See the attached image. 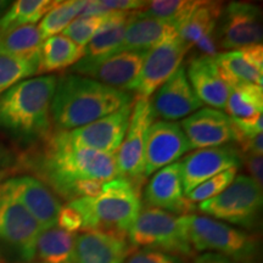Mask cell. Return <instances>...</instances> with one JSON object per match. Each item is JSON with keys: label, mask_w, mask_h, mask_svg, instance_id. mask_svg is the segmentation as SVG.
Wrapping results in <instances>:
<instances>
[{"label": "cell", "mask_w": 263, "mask_h": 263, "mask_svg": "<svg viewBox=\"0 0 263 263\" xmlns=\"http://www.w3.org/2000/svg\"><path fill=\"white\" fill-rule=\"evenodd\" d=\"M39 60L18 58L0 52V94L12 85L38 73Z\"/></svg>", "instance_id": "cell-33"}, {"label": "cell", "mask_w": 263, "mask_h": 263, "mask_svg": "<svg viewBox=\"0 0 263 263\" xmlns=\"http://www.w3.org/2000/svg\"><path fill=\"white\" fill-rule=\"evenodd\" d=\"M179 164L184 195H186L199 184L217 174L232 168H239L241 159L236 147L223 145L197 150L184 157Z\"/></svg>", "instance_id": "cell-15"}, {"label": "cell", "mask_w": 263, "mask_h": 263, "mask_svg": "<svg viewBox=\"0 0 263 263\" xmlns=\"http://www.w3.org/2000/svg\"><path fill=\"white\" fill-rule=\"evenodd\" d=\"M124 263H183L178 256L151 249H138L128 254Z\"/></svg>", "instance_id": "cell-36"}, {"label": "cell", "mask_w": 263, "mask_h": 263, "mask_svg": "<svg viewBox=\"0 0 263 263\" xmlns=\"http://www.w3.org/2000/svg\"><path fill=\"white\" fill-rule=\"evenodd\" d=\"M147 207L163 210L176 216L189 215L194 205L185 199L183 190L180 164L171 163L154 174L143 194Z\"/></svg>", "instance_id": "cell-19"}, {"label": "cell", "mask_w": 263, "mask_h": 263, "mask_svg": "<svg viewBox=\"0 0 263 263\" xmlns=\"http://www.w3.org/2000/svg\"><path fill=\"white\" fill-rule=\"evenodd\" d=\"M132 12L112 11L97 34L84 47L87 59H100L114 54L120 48Z\"/></svg>", "instance_id": "cell-27"}, {"label": "cell", "mask_w": 263, "mask_h": 263, "mask_svg": "<svg viewBox=\"0 0 263 263\" xmlns=\"http://www.w3.org/2000/svg\"><path fill=\"white\" fill-rule=\"evenodd\" d=\"M186 77L202 104L216 110H224L230 87L222 77L215 58L201 55L194 59L186 71Z\"/></svg>", "instance_id": "cell-21"}, {"label": "cell", "mask_w": 263, "mask_h": 263, "mask_svg": "<svg viewBox=\"0 0 263 263\" xmlns=\"http://www.w3.org/2000/svg\"><path fill=\"white\" fill-rule=\"evenodd\" d=\"M240 159H241V163H245L246 168L251 174V178L262 186L263 183V172H262V155H252V154H248V155H241L240 154Z\"/></svg>", "instance_id": "cell-40"}, {"label": "cell", "mask_w": 263, "mask_h": 263, "mask_svg": "<svg viewBox=\"0 0 263 263\" xmlns=\"http://www.w3.org/2000/svg\"><path fill=\"white\" fill-rule=\"evenodd\" d=\"M194 263H238L233 259H230L226 256L212 254V252H203L200 256H197Z\"/></svg>", "instance_id": "cell-41"}, {"label": "cell", "mask_w": 263, "mask_h": 263, "mask_svg": "<svg viewBox=\"0 0 263 263\" xmlns=\"http://www.w3.org/2000/svg\"><path fill=\"white\" fill-rule=\"evenodd\" d=\"M76 236L58 227L42 230L28 263H74Z\"/></svg>", "instance_id": "cell-25"}, {"label": "cell", "mask_w": 263, "mask_h": 263, "mask_svg": "<svg viewBox=\"0 0 263 263\" xmlns=\"http://www.w3.org/2000/svg\"><path fill=\"white\" fill-rule=\"evenodd\" d=\"M133 99L129 91L66 73L58 78L51 100V121L58 130H73L132 104Z\"/></svg>", "instance_id": "cell-2"}, {"label": "cell", "mask_w": 263, "mask_h": 263, "mask_svg": "<svg viewBox=\"0 0 263 263\" xmlns=\"http://www.w3.org/2000/svg\"><path fill=\"white\" fill-rule=\"evenodd\" d=\"M57 227L68 233H77L83 230V219L80 213L72 209L68 205L62 206L60 213H59Z\"/></svg>", "instance_id": "cell-38"}, {"label": "cell", "mask_w": 263, "mask_h": 263, "mask_svg": "<svg viewBox=\"0 0 263 263\" xmlns=\"http://www.w3.org/2000/svg\"><path fill=\"white\" fill-rule=\"evenodd\" d=\"M236 172H238V168H232L217 174V176L212 177V178L206 180V182L199 184L196 188H194L189 194H186L185 199L194 203L206 201V200L218 195L219 193H222L234 180Z\"/></svg>", "instance_id": "cell-35"}, {"label": "cell", "mask_w": 263, "mask_h": 263, "mask_svg": "<svg viewBox=\"0 0 263 263\" xmlns=\"http://www.w3.org/2000/svg\"><path fill=\"white\" fill-rule=\"evenodd\" d=\"M150 106L154 120L161 118L168 122L188 117L201 108L202 103L194 93L183 65L154 93Z\"/></svg>", "instance_id": "cell-14"}, {"label": "cell", "mask_w": 263, "mask_h": 263, "mask_svg": "<svg viewBox=\"0 0 263 263\" xmlns=\"http://www.w3.org/2000/svg\"><path fill=\"white\" fill-rule=\"evenodd\" d=\"M52 0H18L0 17V35L27 25H35L54 8Z\"/></svg>", "instance_id": "cell-29"}, {"label": "cell", "mask_w": 263, "mask_h": 263, "mask_svg": "<svg viewBox=\"0 0 263 263\" xmlns=\"http://www.w3.org/2000/svg\"><path fill=\"white\" fill-rule=\"evenodd\" d=\"M199 4L200 2H193V0H156V2H147L145 8L138 12L147 17L168 22L177 29Z\"/></svg>", "instance_id": "cell-32"}, {"label": "cell", "mask_w": 263, "mask_h": 263, "mask_svg": "<svg viewBox=\"0 0 263 263\" xmlns=\"http://www.w3.org/2000/svg\"><path fill=\"white\" fill-rule=\"evenodd\" d=\"M20 163L68 202L95 196L105 183L118 177L116 155L76 145L65 130L51 132L26 151Z\"/></svg>", "instance_id": "cell-1"}, {"label": "cell", "mask_w": 263, "mask_h": 263, "mask_svg": "<svg viewBox=\"0 0 263 263\" xmlns=\"http://www.w3.org/2000/svg\"><path fill=\"white\" fill-rule=\"evenodd\" d=\"M84 57V48L62 34L47 38L42 44L38 73H51L72 67Z\"/></svg>", "instance_id": "cell-26"}, {"label": "cell", "mask_w": 263, "mask_h": 263, "mask_svg": "<svg viewBox=\"0 0 263 263\" xmlns=\"http://www.w3.org/2000/svg\"><path fill=\"white\" fill-rule=\"evenodd\" d=\"M223 11L219 2H200L182 25L177 27V33L188 50L199 42L209 37H217V26Z\"/></svg>", "instance_id": "cell-24"}, {"label": "cell", "mask_w": 263, "mask_h": 263, "mask_svg": "<svg viewBox=\"0 0 263 263\" xmlns=\"http://www.w3.org/2000/svg\"><path fill=\"white\" fill-rule=\"evenodd\" d=\"M154 122L149 99H136L129 126L116 154L118 177L139 179L144 176L145 145L149 128Z\"/></svg>", "instance_id": "cell-12"}, {"label": "cell", "mask_w": 263, "mask_h": 263, "mask_svg": "<svg viewBox=\"0 0 263 263\" xmlns=\"http://www.w3.org/2000/svg\"><path fill=\"white\" fill-rule=\"evenodd\" d=\"M111 12L100 16H78L76 17L67 28L62 32V35L71 39L76 44L84 48L97 32L103 27Z\"/></svg>", "instance_id": "cell-34"}, {"label": "cell", "mask_w": 263, "mask_h": 263, "mask_svg": "<svg viewBox=\"0 0 263 263\" xmlns=\"http://www.w3.org/2000/svg\"><path fill=\"white\" fill-rule=\"evenodd\" d=\"M192 150L188 138L180 124L168 121H156L147 132L144 177H149L163 167L174 163Z\"/></svg>", "instance_id": "cell-16"}, {"label": "cell", "mask_w": 263, "mask_h": 263, "mask_svg": "<svg viewBox=\"0 0 263 263\" xmlns=\"http://www.w3.org/2000/svg\"><path fill=\"white\" fill-rule=\"evenodd\" d=\"M232 118L233 127H234L235 137L236 136H245V137H251V136H257V134L262 133V127H263V115H256L254 117L250 118Z\"/></svg>", "instance_id": "cell-37"}, {"label": "cell", "mask_w": 263, "mask_h": 263, "mask_svg": "<svg viewBox=\"0 0 263 263\" xmlns=\"http://www.w3.org/2000/svg\"><path fill=\"white\" fill-rule=\"evenodd\" d=\"M58 77L42 76L12 85L0 95V129L22 144H37L51 133V100Z\"/></svg>", "instance_id": "cell-3"}, {"label": "cell", "mask_w": 263, "mask_h": 263, "mask_svg": "<svg viewBox=\"0 0 263 263\" xmlns=\"http://www.w3.org/2000/svg\"><path fill=\"white\" fill-rule=\"evenodd\" d=\"M129 252L122 236L100 230H83L76 236L74 263H124Z\"/></svg>", "instance_id": "cell-22"}, {"label": "cell", "mask_w": 263, "mask_h": 263, "mask_svg": "<svg viewBox=\"0 0 263 263\" xmlns=\"http://www.w3.org/2000/svg\"><path fill=\"white\" fill-rule=\"evenodd\" d=\"M182 218L194 252H212L238 263H257V236L207 216L185 215Z\"/></svg>", "instance_id": "cell-5"}, {"label": "cell", "mask_w": 263, "mask_h": 263, "mask_svg": "<svg viewBox=\"0 0 263 263\" xmlns=\"http://www.w3.org/2000/svg\"><path fill=\"white\" fill-rule=\"evenodd\" d=\"M177 33L147 52L138 77L128 85L127 91L136 99H149L174 73L188 54Z\"/></svg>", "instance_id": "cell-9"}, {"label": "cell", "mask_w": 263, "mask_h": 263, "mask_svg": "<svg viewBox=\"0 0 263 263\" xmlns=\"http://www.w3.org/2000/svg\"><path fill=\"white\" fill-rule=\"evenodd\" d=\"M68 206L80 213L83 230H100L126 238L143 209L134 180L116 177L95 196L72 200Z\"/></svg>", "instance_id": "cell-4"}, {"label": "cell", "mask_w": 263, "mask_h": 263, "mask_svg": "<svg viewBox=\"0 0 263 263\" xmlns=\"http://www.w3.org/2000/svg\"><path fill=\"white\" fill-rule=\"evenodd\" d=\"M4 184L37 221L42 230L57 227L62 203L41 180L32 176H22L6 180Z\"/></svg>", "instance_id": "cell-17"}, {"label": "cell", "mask_w": 263, "mask_h": 263, "mask_svg": "<svg viewBox=\"0 0 263 263\" xmlns=\"http://www.w3.org/2000/svg\"><path fill=\"white\" fill-rule=\"evenodd\" d=\"M5 172H4V171H3V170H0V182H2V179L3 178H4V177H5Z\"/></svg>", "instance_id": "cell-44"}, {"label": "cell", "mask_w": 263, "mask_h": 263, "mask_svg": "<svg viewBox=\"0 0 263 263\" xmlns=\"http://www.w3.org/2000/svg\"><path fill=\"white\" fill-rule=\"evenodd\" d=\"M101 8L106 11L134 12L145 8L147 2L140 0H98Z\"/></svg>", "instance_id": "cell-39"}, {"label": "cell", "mask_w": 263, "mask_h": 263, "mask_svg": "<svg viewBox=\"0 0 263 263\" xmlns=\"http://www.w3.org/2000/svg\"><path fill=\"white\" fill-rule=\"evenodd\" d=\"M147 52L118 51L100 59L82 58L68 73L90 78L108 87L127 91L139 74Z\"/></svg>", "instance_id": "cell-11"}, {"label": "cell", "mask_w": 263, "mask_h": 263, "mask_svg": "<svg viewBox=\"0 0 263 263\" xmlns=\"http://www.w3.org/2000/svg\"><path fill=\"white\" fill-rule=\"evenodd\" d=\"M263 89L256 84H239L230 88L226 112L230 117L250 118L262 114Z\"/></svg>", "instance_id": "cell-30"}, {"label": "cell", "mask_w": 263, "mask_h": 263, "mask_svg": "<svg viewBox=\"0 0 263 263\" xmlns=\"http://www.w3.org/2000/svg\"><path fill=\"white\" fill-rule=\"evenodd\" d=\"M222 77L229 84H256L262 87L263 47L262 44L218 52L215 57Z\"/></svg>", "instance_id": "cell-20"}, {"label": "cell", "mask_w": 263, "mask_h": 263, "mask_svg": "<svg viewBox=\"0 0 263 263\" xmlns=\"http://www.w3.org/2000/svg\"><path fill=\"white\" fill-rule=\"evenodd\" d=\"M127 236L130 245L139 249L157 250L178 257L194 255L182 216L163 210L141 209Z\"/></svg>", "instance_id": "cell-6"}, {"label": "cell", "mask_w": 263, "mask_h": 263, "mask_svg": "<svg viewBox=\"0 0 263 263\" xmlns=\"http://www.w3.org/2000/svg\"><path fill=\"white\" fill-rule=\"evenodd\" d=\"M11 2H4V0H0V17L5 14L6 10L10 8Z\"/></svg>", "instance_id": "cell-42"}, {"label": "cell", "mask_w": 263, "mask_h": 263, "mask_svg": "<svg viewBox=\"0 0 263 263\" xmlns=\"http://www.w3.org/2000/svg\"><path fill=\"white\" fill-rule=\"evenodd\" d=\"M0 263H8V261H6L4 256L2 255V252H0Z\"/></svg>", "instance_id": "cell-43"}, {"label": "cell", "mask_w": 263, "mask_h": 263, "mask_svg": "<svg viewBox=\"0 0 263 263\" xmlns=\"http://www.w3.org/2000/svg\"><path fill=\"white\" fill-rule=\"evenodd\" d=\"M219 20L216 33L219 48L228 51L262 43V15L257 5L232 2L223 9Z\"/></svg>", "instance_id": "cell-10"}, {"label": "cell", "mask_w": 263, "mask_h": 263, "mask_svg": "<svg viewBox=\"0 0 263 263\" xmlns=\"http://www.w3.org/2000/svg\"><path fill=\"white\" fill-rule=\"evenodd\" d=\"M84 5L85 0L57 2L54 8L42 18L41 24L38 26L43 41L64 32L67 26L81 15Z\"/></svg>", "instance_id": "cell-31"}, {"label": "cell", "mask_w": 263, "mask_h": 263, "mask_svg": "<svg viewBox=\"0 0 263 263\" xmlns=\"http://www.w3.org/2000/svg\"><path fill=\"white\" fill-rule=\"evenodd\" d=\"M180 127L188 138L192 149L223 146L235 139L232 118L216 108H200L184 118Z\"/></svg>", "instance_id": "cell-18"}, {"label": "cell", "mask_w": 263, "mask_h": 263, "mask_svg": "<svg viewBox=\"0 0 263 263\" xmlns=\"http://www.w3.org/2000/svg\"><path fill=\"white\" fill-rule=\"evenodd\" d=\"M262 205V186L240 174L218 195L200 202L197 210L213 219L249 229L258 224Z\"/></svg>", "instance_id": "cell-7"}, {"label": "cell", "mask_w": 263, "mask_h": 263, "mask_svg": "<svg viewBox=\"0 0 263 263\" xmlns=\"http://www.w3.org/2000/svg\"><path fill=\"white\" fill-rule=\"evenodd\" d=\"M42 228L4 183L0 184V241L29 262Z\"/></svg>", "instance_id": "cell-8"}, {"label": "cell", "mask_w": 263, "mask_h": 263, "mask_svg": "<svg viewBox=\"0 0 263 263\" xmlns=\"http://www.w3.org/2000/svg\"><path fill=\"white\" fill-rule=\"evenodd\" d=\"M43 42L38 26H22L0 35V52L41 61Z\"/></svg>", "instance_id": "cell-28"}, {"label": "cell", "mask_w": 263, "mask_h": 263, "mask_svg": "<svg viewBox=\"0 0 263 263\" xmlns=\"http://www.w3.org/2000/svg\"><path fill=\"white\" fill-rule=\"evenodd\" d=\"M177 34V29L162 20L140 15L138 11L132 12L128 21L124 37L118 51L149 52L161 43Z\"/></svg>", "instance_id": "cell-23"}, {"label": "cell", "mask_w": 263, "mask_h": 263, "mask_svg": "<svg viewBox=\"0 0 263 263\" xmlns=\"http://www.w3.org/2000/svg\"><path fill=\"white\" fill-rule=\"evenodd\" d=\"M133 106L128 104L100 120L77 129L67 130V137L76 145L116 155L129 126Z\"/></svg>", "instance_id": "cell-13"}]
</instances>
